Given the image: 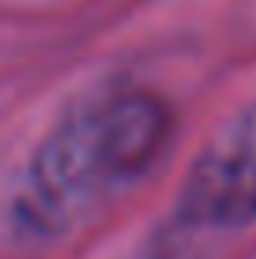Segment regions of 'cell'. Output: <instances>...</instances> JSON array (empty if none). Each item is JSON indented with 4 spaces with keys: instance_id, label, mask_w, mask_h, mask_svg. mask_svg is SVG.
<instances>
[{
    "instance_id": "6da1fadb",
    "label": "cell",
    "mask_w": 256,
    "mask_h": 259,
    "mask_svg": "<svg viewBox=\"0 0 256 259\" xmlns=\"http://www.w3.org/2000/svg\"><path fill=\"white\" fill-rule=\"evenodd\" d=\"M170 117L151 94H113L76 109L34 154L23 222L64 229L132 184L162 150Z\"/></svg>"
},
{
    "instance_id": "7a4b0ae2",
    "label": "cell",
    "mask_w": 256,
    "mask_h": 259,
    "mask_svg": "<svg viewBox=\"0 0 256 259\" xmlns=\"http://www.w3.org/2000/svg\"><path fill=\"white\" fill-rule=\"evenodd\" d=\"M181 210L196 226H245L256 218V109L204 150L185 184Z\"/></svg>"
}]
</instances>
